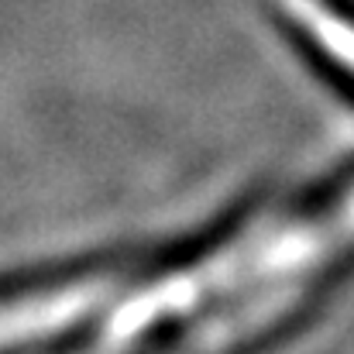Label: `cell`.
<instances>
[{
    "mask_svg": "<svg viewBox=\"0 0 354 354\" xmlns=\"http://www.w3.org/2000/svg\"><path fill=\"white\" fill-rule=\"evenodd\" d=\"M97 292H100L97 286H73V289L45 292L14 306H0V348L55 334L59 327L80 320L86 306L97 299Z\"/></svg>",
    "mask_w": 354,
    "mask_h": 354,
    "instance_id": "6da1fadb",
    "label": "cell"
}]
</instances>
